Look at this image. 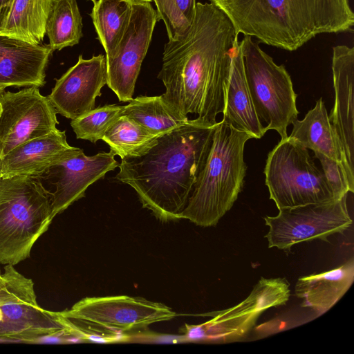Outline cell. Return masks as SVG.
<instances>
[{"mask_svg":"<svg viewBox=\"0 0 354 354\" xmlns=\"http://www.w3.org/2000/svg\"><path fill=\"white\" fill-rule=\"evenodd\" d=\"M239 35L226 14L211 3H196L189 28L164 46L158 75L161 95L179 114L216 123L223 113L232 50Z\"/></svg>","mask_w":354,"mask_h":354,"instance_id":"6da1fadb","label":"cell"},{"mask_svg":"<svg viewBox=\"0 0 354 354\" xmlns=\"http://www.w3.org/2000/svg\"><path fill=\"white\" fill-rule=\"evenodd\" d=\"M216 124L196 118L160 135L145 153L122 159L115 178L162 222L180 219L204 167Z\"/></svg>","mask_w":354,"mask_h":354,"instance_id":"7a4b0ae2","label":"cell"},{"mask_svg":"<svg viewBox=\"0 0 354 354\" xmlns=\"http://www.w3.org/2000/svg\"><path fill=\"white\" fill-rule=\"evenodd\" d=\"M229 17L237 35L293 51L322 33L353 31L349 0H209Z\"/></svg>","mask_w":354,"mask_h":354,"instance_id":"3957f363","label":"cell"},{"mask_svg":"<svg viewBox=\"0 0 354 354\" xmlns=\"http://www.w3.org/2000/svg\"><path fill=\"white\" fill-rule=\"evenodd\" d=\"M252 138L223 119L216 122L206 162L180 219L202 227L214 226L232 207L246 174L245 145Z\"/></svg>","mask_w":354,"mask_h":354,"instance_id":"277c9868","label":"cell"},{"mask_svg":"<svg viewBox=\"0 0 354 354\" xmlns=\"http://www.w3.org/2000/svg\"><path fill=\"white\" fill-rule=\"evenodd\" d=\"M53 219L51 193L37 177H0V264L28 258Z\"/></svg>","mask_w":354,"mask_h":354,"instance_id":"5b68a950","label":"cell"},{"mask_svg":"<svg viewBox=\"0 0 354 354\" xmlns=\"http://www.w3.org/2000/svg\"><path fill=\"white\" fill-rule=\"evenodd\" d=\"M55 314L68 336L97 342L119 340L124 332L176 315L162 303L127 295L86 297L71 309Z\"/></svg>","mask_w":354,"mask_h":354,"instance_id":"8992f818","label":"cell"},{"mask_svg":"<svg viewBox=\"0 0 354 354\" xmlns=\"http://www.w3.org/2000/svg\"><path fill=\"white\" fill-rule=\"evenodd\" d=\"M263 172L270 199L278 209L336 200L308 149L288 136L269 152Z\"/></svg>","mask_w":354,"mask_h":354,"instance_id":"52a82bcc","label":"cell"},{"mask_svg":"<svg viewBox=\"0 0 354 354\" xmlns=\"http://www.w3.org/2000/svg\"><path fill=\"white\" fill-rule=\"evenodd\" d=\"M245 77L260 121L267 131L274 130L288 138L287 128L297 119L299 111L291 77L283 65H277L252 39L244 35L240 41Z\"/></svg>","mask_w":354,"mask_h":354,"instance_id":"ba28073f","label":"cell"},{"mask_svg":"<svg viewBox=\"0 0 354 354\" xmlns=\"http://www.w3.org/2000/svg\"><path fill=\"white\" fill-rule=\"evenodd\" d=\"M68 336L55 312L37 301L33 281L6 265L0 277V340L35 342Z\"/></svg>","mask_w":354,"mask_h":354,"instance_id":"9c48e42d","label":"cell"},{"mask_svg":"<svg viewBox=\"0 0 354 354\" xmlns=\"http://www.w3.org/2000/svg\"><path fill=\"white\" fill-rule=\"evenodd\" d=\"M346 197L328 203L281 208L277 216L264 217L269 227L265 236L268 247L290 250L292 245L303 241H328L329 236L343 233L353 223Z\"/></svg>","mask_w":354,"mask_h":354,"instance_id":"30bf717a","label":"cell"},{"mask_svg":"<svg viewBox=\"0 0 354 354\" xmlns=\"http://www.w3.org/2000/svg\"><path fill=\"white\" fill-rule=\"evenodd\" d=\"M286 279L261 277L250 295L239 304L215 313L199 324L187 325L185 338L219 343L236 341L245 336L260 315L272 307L285 304L290 297Z\"/></svg>","mask_w":354,"mask_h":354,"instance_id":"8fae6325","label":"cell"},{"mask_svg":"<svg viewBox=\"0 0 354 354\" xmlns=\"http://www.w3.org/2000/svg\"><path fill=\"white\" fill-rule=\"evenodd\" d=\"M57 113L39 87L0 94V158L18 145L56 129Z\"/></svg>","mask_w":354,"mask_h":354,"instance_id":"7c38bea8","label":"cell"},{"mask_svg":"<svg viewBox=\"0 0 354 354\" xmlns=\"http://www.w3.org/2000/svg\"><path fill=\"white\" fill-rule=\"evenodd\" d=\"M158 21L150 2L132 3L129 25L113 55L106 59L107 86L119 101L133 99L142 61Z\"/></svg>","mask_w":354,"mask_h":354,"instance_id":"4fadbf2b","label":"cell"},{"mask_svg":"<svg viewBox=\"0 0 354 354\" xmlns=\"http://www.w3.org/2000/svg\"><path fill=\"white\" fill-rule=\"evenodd\" d=\"M106 56L100 54L77 62L59 79L48 98L57 113L73 120L95 109V99L106 84Z\"/></svg>","mask_w":354,"mask_h":354,"instance_id":"5bb4252c","label":"cell"},{"mask_svg":"<svg viewBox=\"0 0 354 354\" xmlns=\"http://www.w3.org/2000/svg\"><path fill=\"white\" fill-rule=\"evenodd\" d=\"M115 154L99 152L86 156L81 149L76 154L51 167L56 178L55 190L51 193V212L54 218L71 205L84 197L87 188L119 166ZM49 169V170H50Z\"/></svg>","mask_w":354,"mask_h":354,"instance_id":"9a60e30c","label":"cell"},{"mask_svg":"<svg viewBox=\"0 0 354 354\" xmlns=\"http://www.w3.org/2000/svg\"><path fill=\"white\" fill-rule=\"evenodd\" d=\"M82 149L70 146L65 131L50 133L26 141L0 158V177H38Z\"/></svg>","mask_w":354,"mask_h":354,"instance_id":"2e32d148","label":"cell"},{"mask_svg":"<svg viewBox=\"0 0 354 354\" xmlns=\"http://www.w3.org/2000/svg\"><path fill=\"white\" fill-rule=\"evenodd\" d=\"M332 70L335 103L329 120L338 136L346 160L354 170V48H333Z\"/></svg>","mask_w":354,"mask_h":354,"instance_id":"e0dca14e","label":"cell"},{"mask_svg":"<svg viewBox=\"0 0 354 354\" xmlns=\"http://www.w3.org/2000/svg\"><path fill=\"white\" fill-rule=\"evenodd\" d=\"M53 50L0 35V94L8 87H40Z\"/></svg>","mask_w":354,"mask_h":354,"instance_id":"ac0fdd59","label":"cell"},{"mask_svg":"<svg viewBox=\"0 0 354 354\" xmlns=\"http://www.w3.org/2000/svg\"><path fill=\"white\" fill-rule=\"evenodd\" d=\"M288 138L306 149L320 153L339 162L344 168L349 186L354 192V170L346 160L338 136L329 120L324 102L320 97L304 119L295 120Z\"/></svg>","mask_w":354,"mask_h":354,"instance_id":"d6986e66","label":"cell"},{"mask_svg":"<svg viewBox=\"0 0 354 354\" xmlns=\"http://www.w3.org/2000/svg\"><path fill=\"white\" fill-rule=\"evenodd\" d=\"M223 114V120L237 129L248 133L253 138L259 139L267 131L254 109L245 77L239 38L232 50Z\"/></svg>","mask_w":354,"mask_h":354,"instance_id":"ffe728a7","label":"cell"},{"mask_svg":"<svg viewBox=\"0 0 354 354\" xmlns=\"http://www.w3.org/2000/svg\"><path fill=\"white\" fill-rule=\"evenodd\" d=\"M354 281V260L351 258L333 270L301 277L295 288L301 306L321 315L329 310L348 290Z\"/></svg>","mask_w":354,"mask_h":354,"instance_id":"44dd1931","label":"cell"},{"mask_svg":"<svg viewBox=\"0 0 354 354\" xmlns=\"http://www.w3.org/2000/svg\"><path fill=\"white\" fill-rule=\"evenodd\" d=\"M53 0H12L0 11V35L39 45Z\"/></svg>","mask_w":354,"mask_h":354,"instance_id":"7402d4cb","label":"cell"},{"mask_svg":"<svg viewBox=\"0 0 354 354\" xmlns=\"http://www.w3.org/2000/svg\"><path fill=\"white\" fill-rule=\"evenodd\" d=\"M122 115L158 136L183 125L189 120L188 117L173 109L162 95H139L133 98L124 106Z\"/></svg>","mask_w":354,"mask_h":354,"instance_id":"603a6c76","label":"cell"},{"mask_svg":"<svg viewBox=\"0 0 354 354\" xmlns=\"http://www.w3.org/2000/svg\"><path fill=\"white\" fill-rule=\"evenodd\" d=\"M91 13L106 59L115 53L129 23L132 3L127 0H96Z\"/></svg>","mask_w":354,"mask_h":354,"instance_id":"cb8c5ba5","label":"cell"},{"mask_svg":"<svg viewBox=\"0 0 354 354\" xmlns=\"http://www.w3.org/2000/svg\"><path fill=\"white\" fill-rule=\"evenodd\" d=\"M45 28L53 51L77 44L82 22L76 0H53Z\"/></svg>","mask_w":354,"mask_h":354,"instance_id":"d4e9b609","label":"cell"},{"mask_svg":"<svg viewBox=\"0 0 354 354\" xmlns=\"http://www.w3.org/2000/svg\"><path fill=\"white\" fill-rule=\"evenodd\" d=\"M158 137L122 114L108 128L102 140L109 146L110 151L122 160L142 155L154 145Z\"/></svg>","mask_w":354,"mask_h":354,"instance_id":"484cf974","label":"cell"},{"mask_svg":"<svg viewBox=\"0 0 354 354\" xmlns=\"http://www.w3.org/2000/svg\"><path fill=\"white\" fill-rule=\"evenodd\" d=\"M124 106L105 104L71 120V126L77 139L92 143L102 140L108 128L122 114Z\"/></svg>","mask_w":354,"mask_h":354,"instance_id":"4316f807","label":"cell"},{"mask_svg":"<svg viewBox=\"0 0 354 354\" xmlns=\"http://www.w3.org/2000/svg\"><path fill=\"white\" fill-rule=\"evenodd\" d=\"M158 19L163 20L169 40H175L192 25L196 8V0H152Z\"/></svg>","mask_w":354,"mask_h":354,"instance_id":"83f0119b","label":"cell"},{"mask_svg":"<svg viewBox=\"0 0 354 354\" xmlns=\"http://www.w3.org/2000/svg\"><path fill=\"white\" fill-rule=\"evenodd\" d=\"M315 156L319 160L322 170L330 187L335 198L339 200L352 192L345 171L337 161L320 153L314 152Z\"/></svg>","mask_w":354,"mask_h":354,"instance_id":"f1b7e54d","label":"cell"},{"mask_svg":"<svg viewBox=\"0 0 354 354\" xmlns=\"http://www.w3.org/2000/svg\"><path fill=\"white\" fill-rule=\"evenodd\" d=\"M12 0H0V11L7 7Z\"/></svg>","mask_w":354,"mask_h":354,"instance_id":"f546056e","label":"cell"},{"mask_svg":"<svg viewBox=\"0 0 354 354\" xmlns=\"http://www.w3.org/2000/svg\"><path fill=\"white\" fill-rule=\"evenodd\" d=\"M131 3H140V2H151L152 0H127Z\"/></svg>","mask_w":354,"mask_h":354,"instance_id":"4dcf8cb0","label":"cell"},{"mask_svg":"<svg viewBox=\"0 0 354 354\" xmlns=\"http://www.w3.org/2000/svg\"><path fill=\"white\" fill-rule=\"evenodd\" d=\"M89 1H92L94 3L96 0H89Z\"/></svg>","mask_w":354,"mask_h":354,"instance_id":"1f68e13d","label":"cell"}]
</instances>
